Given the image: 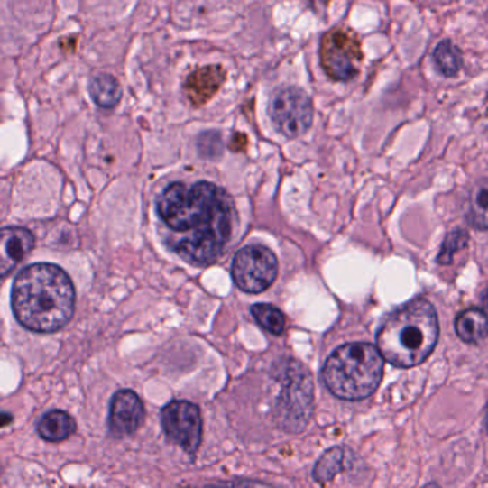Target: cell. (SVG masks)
<instances>
[{
  "label": "cell",
  "mask_w": 488,
  "mask_h": 488,
  "mask_svg": "<svg viewBox=\"0 0 488 488\" xmlns=\"http://www.w3.org/2000/svg\"><path fill=\"white\" fill-rule=\"evenodd\" d=\"M423 488H440V485L436 484V483H430V484H427L426 487Z\"/></svg>",
  "instance_id": "cell-25"
},
{
  "label": "cell",
  "mask_w": 488,
  "mask_h": 488,
  "mask_svg": "<svg viewBox=\"0 0 488 488\" xmlns=\"http://www.w3.org/2000/svg\"><path fill=\"white\" fill-rule=\"evenodd\" d=\"M76 293L65 270L36 263L22 270L12 287L16 320L34 333H55L68 325L75 311Z\"/></svg>",
  "instance_id": "cell-2"
},
{
  "label": "cell",
  "mask_w": 488,
  "mask_h": 488,
  "mask_svg": "<svg viewBox=\"0 0 488 488\" xmlns=\"http://www.w3.org/2000/svg\"><path fill=\"white\" fill-rule=\"evenodd\" d=\"M33 246L31 230L17 226L0 229V279L14 272Z\"/></svg>",
  "instance_id": "cell-12"
},
{
  "label": "cell",
  "mask_w": 488,
  "mask_h": 488,
  "mask_svg": "<svg viewBox=\"0 0 488 488\" xmlns=\"http://www.w3.org/2000/svg\"><path fill=\"white\" fill-rule=\"evenodd\" d=\"M313 389L310 377L303 370L289 373L276 406L277 423L289 433H301L311 419Z\"/></svg>",
  "instance_id": "cell-6"
},
{
  "label": "cell",
  "mask_w": 488,
  "mask_h": 488,
  "mask_svg": "<svg viewBox=\"0 0 488 488\" xmlns=\"http://www.w3.org/2000/svg\"><path fill=\"white\" fill-rule=\"evenodd\" d=\"M438 337L437 311L427 299L417 298L384 318L377 331V348L390 364L410 369L430 357Z\"/></svg>",
  "instance_id": "cell-3"
},
{
  "label": "cell",
  "mask_w": 488,
  "mask_h": 488,
  "mask_svg": "<svg viewBox=\"0 0 488 488\" xmlns=\"http://www.w3.org/2000/svg\"><path fill=\"white\" fill-rule=\"evenodd\" d=\"M247 144L246 134H237L235 137H232V143H230V149L233 151H243Z\"/></svg>",
  "instance_id": "cell-22"
},
{
  "label": "cell",
  "mask_w": 488,
  "mask_h": 488,
  "mask_svg": "<svg viewBox=\"0 0 488 488\" xmlns=\"http://www.w3.org/2000/svg\"><path fill=\"white\" fill-rule=\"evenodd\" d=\"M208 488H267L259 483L249 482V480H236V482L219 483Z\"/></svg>",
  "instance_id": "cell-21"
},
{
  "label": "cell",
  "mask_w": 488,
  "mask_h": 488,
  "mask_svg": "<svg viewBox=\"0 0 488 488\" xmlns=\"http://www.w3.org/2000/svg\"><path fill=\"white\" fill-rule=\"evenodd\" d=\"M483 300H484V306L485 308H487L488 311V289L485 290L484 298H483Z\"/></svg>",
  "instance_id": "cell-24"
},
{
  "label": "cell",
  "mask_w": 488,
  "mask_h": 488,
  "mask_svg": "<svg viewBox=\"0 0 488 488\" xmlns=\"http://www.w3.org/2000/svg\"><path fill=\"white\" fill-rule=\"evenodd\" d=\"M384 373V357L369 343H348L331 353L321 377L333 396L359 401L376 393Z\"/></svg>",
  "instance_id": "cell-4"
},
{
  "label": "cell",
  "mask_w": 488,
  "mask_h": 488,
  "mask_svg": "<svg viewBox=\"0 0 488 488\" xmlns=\"http://www.w3.org/2000/svg\"><path fill=\"white\" fill-rule=\"evenodd\" d=\"M89 93L93 102L103 109H112L122 99V87L116 78L107 73L93 76L89 83Z\"/></svg>",
  "instance_id": "cell-17"
},
{
  "label": "cell",
  "mask_w": 488,
  "mask_h": 488,
  "mask_svg": "<svg viewBox=\"0 0 488 488\" xmlns=\"http://www.w3.org/2000/svg\"><path fill=\"white\" fill-rule=\"evenodd\" d=\"M226 76L227 73L220 65H207L193 70L183 83V90L188 96L189 102L195 107L206 105L216 93L219 92Z\"/></svg>",
  "instance_id": "cell-11"
},
{
  "label": "cell",
  "mask_w": 488,
  "mask_h": 488,
  "mask_svg": "<svg viewBox=\"0 0 488 488\" xmlns=\"http://www.w3.org/2000/svg\"><path fill=\"white\" fill-rule=\"evenodd\" d=\"M279 264L272 250L252 244L239 250L233 260V281L240 290L262 293L276 281Z\"/></svg>",
  "instance_id": "cell-7"
},
{
  "label": "cell",
  "mask_w": 488,
  "mask_h": 488,
  "mask_svg": "<svg viewBox=\"0 0 488 488\" xmlns=\"http://www.w3.org/2000/svg\"><path fill=\"white\" fill-rule=\"evenodd\" d=\"M78 430V424L70 414L63 410H51L41 417L38 423V433L41 438L48 443H60L72 437Z\"/></svg>",
  "instance_id": "cell-13"
},
{
  "label": "cell",
  "mask_w": 488,
  "mask_h": 488,
  "mask_svg": "<svg viewBox=\"0 0 488 488\" xmlns=\"http://www.w3.org/2000/svg\"><path fill=\"white\" fill-rule=\"evenodd\" d=\"M434 65L446 78H455L463 68V53L450 39H444L433 51Z\"/></svg>",
  "instance_id": "cell-18"
},
{
  "label": "cell",
  "mask_w": 488,
  "mask_h": 488,
  "mask_svg": "<svg viewBox=\"0 0 488 488\" xmlns=\"http://www.w3.org/2000/svg\"><path fill=\"white\" fill-rule=\"evenodd\" d=\"M270 117L277 132L286 137L306 134L313 124V102L310 96L299 87H283L270 103Z\"/></svg>",
  "instance_id": "cell-8"
},
{
  "label": "cell",
  "mask_w": 488,
  "mask_h": 488,
  "mask_svg": "<svg viewBox=\"0 0 488 488\" xmlns=\"http://www.w3.org/2000/svg\"><path fill=\"white\" fill-rule=\"evenodd\" d=\"M465 219L477 230H488V178L475 181L468 193Z\"/></svg>",
  "instance_id": "cell-15"
},
{
  "label": "cell",
  "mask_w": 488,
  "mask_h": 488,
  "mask_svg": "<svg viewBox=\"0 0 488 488\" xmlns=\"http://www.w3.org/2000/svg\"><path fill=\"white\" fill-rule=\"evenodd\" d=\"M252 315L256 318L257 323L272 335L281 336L286 328V318L272 304H254L252 308Z\"/></svg>",
  "instance_id": "cell-19"
},
{
  "label": "cell",
  "mask_w": 488,
  "mask_h": 488,
  "mask_svg": "<svg viewBox=\"0 0 488 488\" xmlns=\"http://www.w3.org/2000/svg\"><path fill=\"white\" fill-rule=\"evenodd\" d=\"M345 468H347V451L342 446H336L323 453L311 474L316 482L325 484L335 480L336 475L345 472Z\"/></svg>",
  "instance_id": "cell-16"
},
{
  "label": "cell",
  "mask_w": 488,
  "mask_h": 488,
  "mask_svg": "<svg viewBox=\"0 0 488 488\" xmlns=\"http://www.w3.org/2000/svg\"><path fill=\"white\" fill-rule=\"evenodd\" d=\"M166 437L188 455H196L202 444L203 420L200 409L186 400H173L161 414Z\"/></svg>",
  "instance_id": "cell-9"
},
{
  "label": "cell",
  "mask_w": 488,
  "mask_h": 488,
  "mask_svg": "<svg viewBox=\"0 0 488 488\" xmlns=\"http://www.w3.org/2000/svg\"><path fill=\"white\" fill-rule=\"evenodd\" d=\"M455 330L463 342L478 345L488 337V316L478 308H468L456 318Z\"/></svg>",
  "instance_id": "cell-14"
},
{
  "label": "cell",
  "mask_w": 488,
  "mask_h": 488,
  "mask_svg": "<svg viewBox=\"0 0 488 488\" xmlns=\"http://www.w3.org/2000/svg\"><path fill=\"white\" fill-rule=\"evenodd\" d=\"M156 208L170 232L171 249L193 266L215 263L232 237V198L208 181L173 183L161 193Z\"/></svg>",
  "instance_id": "cell-1"
},
{
  "label": "cell",
  "mask_w": 488,
  "mask_h": 488,
  "mask_svg": "<svg viewBox=\"0 0 488 488\" xmlns=\"http://www.w3.org/2000/svg\"><path fill=\"white\" fill-rule=\"evenodd\" d=\"M320 63L326 75L336 82H348L359 75L363 53L360 41L352 31L336 28L321 38Z\"/></svg>",
  "instance_id": "cell-5"
},
{
  "label": "cell",
  "mask_w": 488,
  "mask_h": 488,
  "mask_svg": "<svg viewBox=\"0 0 488 488\" xmlns=\"http://www.w3.org/2000/svg\"><path fill=\"white\" fill-rule=\"evenodd\" d=\"M14 421V416L6 411H0V428L9 426Z\"/></svg>",
  "instance_id": "cell-23"
},
{
  "label": "cell",
  "mask_w": 488,
  "mask_h": 488,
  "mask_svg": "<svg viewBox=\"0 0 488 488\" xmlns=\"http://www.w3.org/2000/svg\"><path fill=\"white\" fill-rule=\"evenodd\" d=\"M144 420V406L141 397L132 390H119L110 401L109 430L115 437L132 436Z\"/></svg>",
  "instance_id": "cell-10"
},
{
  "label": "cell",
  "mask_w": 488,
  "mask_h": 488,
  "mask_svg": "<svg viewBox=\"0 0 488 488\" xmlns=\"http://www.w3.org/2000/svg\"><path fill=\"white\" fill-rule=\"evenodd\" d=\"M487 430H488V413H487Z\"/></svg>",
  "instance_id": "cell-26"
},
{
  "label": "cell",
  "mask_w": 488,
  "mask_h": 488,
  "mask_svg": "<svg viewBox=\"0 0 488 488\" xmlns=\"http://www.w3.org/2000/svg\"><path fill=\"white\" fill-rule=\"evenodd\" d=\"M468 240H470V236H468L465 230L457 229L448 233L446 239H444L440 253H438L437 263L443 264V266L453 263L456 253L467 247Z\"/></svg>",
  "instance_id": "cell-20"
}]
</instances>
